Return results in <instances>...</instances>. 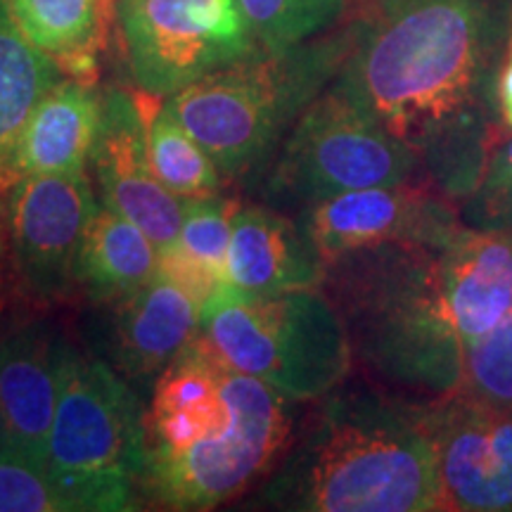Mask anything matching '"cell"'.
Segmentation results:
<instances>
[{
    "label": "cell",
    "mask_w": 512,
    "mask_h": 512,
    "mask_svg": "<svg viewBox=\"0 0 512 512\" xmlns=\"http://www.w3.org/2000/svg\"><path fill=\"white\" fill-rule=\"evenodd\" d=\"M512 0H368L335 86L408 143L456 204L482 181Z\"/></svg>",
    "instance_id": "obj_1"
},
{
    "label": "cell",
    "mask_w": 512,
    "mask_h": 512,
    "mask_svg": "<svg viewBox=\"0 0 512 512\" xmlns=\"http://www.w3.org/2000/svg\"><path fill=\"white\" fill-rule=\"evenodd\" d=\"M323 399L261 501L299 512L441 510L437 460L418 406L344 382Z\"/></svg>",
    "instance_id": "obj_2"
},
{
    "label": "cell",
    "mask_w": 512,
    "mask_h": 512,
    "mask_svg": "<svg viewBox=\"0 0 512 512\" xmlns=\"http://www.w3.org/2000/svg\"><path fill=\"white\" fill-rule=\"evenodd\" d=\"M441 245L394 242L325 264V294L347 325L351 349L380 380L437 399L463 373Z\"/></svg>",
    "instance_id": "obj_3"
},
{
    "label": "cell",
    "mask_w": 512,
    "mask_h": 512,
    "mask_svg": "<svg viewBox=\"0 0 512 512\" xmlns=\"http://www.w3.org/2000/svg\"><path fill=\"white\" fill-rule=\"evenodd\" d=\"M351 29L283 53H256L169 95L166 105L226 178L266 169L306 107L335 79Z\"/></svg>",
    "instance_id": "obj_4"
},
{
    "label": "cell",
    "mask_w": 512,
    "mask_h": 512,
    "mask_svg": "<svg viewBox=\"0 0 512 512\" xmlns=\"http://www.w3.org/2000/svg\"><path fill=\"white\" fill-rule=\"evenodd\" d=\"M145 411L143 396L117 370L64 344L46 470L72 512L138 510Z\"/></svg>",
    "instance_id": "obj_5"
},
{
    "label": "cell",
    "mask_w": 512,
    "mask_h": 512,
    "mask_svg": "<svg viewBox=\"0 0 512 512\" xmlns=\"http://www.w3.org/2000/svg\"><path fill=\"white\" fill-rule=\"evenodd\" d=\"M200 337L228 368L294 403L323 399L354 366L344 318L320 287L254 297L221 285L204 304Z\"/></svg>",
    "instance_id": "obj_6"
},
{
    "label": "cell",
    "mask_w": 512,
    "mask_h": 512,
    "mask_svg": "<svg viewBox=\"0 0 512 512\" xmlns=\"http://www.w3.org/2000/svg\"><path fill=\"white\" fill-rule=\"evenodd\" d=\"M415 150L335 83L306 107L275 155L266 192L302 211L342 192L413 181Z\"/></svg>",
    "instance_id": "obj_7"
},
{
    "label": "cell",
    "mask_w": 512,
    "mask_h": 512,
    "mask_svg": "<svg viewBox=\"0 0 512 512\" xmlns=\"http://www.w3.org/2000/svg\"><path fill=\"white\" fill-rule=\"evenodd\" d=\"M292 403L238 373L233 420L174 456L147 460L143 491L169 510H211L230 501L275 465L292 432Z\"/></svg>",
    "instance_id": "obj_8"
},
{
    "label": "cell",
    "mask_w": 512,
    "mask_h": 512,
    "mask_svg": "<svg viewBox=\"0 0 512 512\" xmlns=\"http://www.w3.org/2000/svg\"><path fill=\"white\" fill-rule=\"evenodd\" d=\"M117 22L133 81L152 98L256 53L238 0H119Z\"/></svg>",
    "instance_id": "obj_9"
},
{
    "label": "cell",
    "mask_w": 512,
    "mask_h": 512,
    "mask_svg": "<svg viewBox=\"0 0 512 512\" xmlns=\"http://www.w3.org/2000/svg\"><path fill=\"white\" fill-rule=\"evenodd\" d=\"M98 192L86 171L17 176L8 188L3 223L12 264L36 299L57 302L76 287V261Z\"/></svg>",
    "instance_id": "obj_10"
},
{
    "label": "cell",
    "mask_w": 512,
    "mask_h": 512,
    "mask_svg": "<svg viewBox=\"0 0 512 512\" xmlns=\"http://www.w3.org/2000/svg\"><path fill=\"white\" fill-rule=\"evenodd\" d=\"M418 411L437 460L439 508L512 510V411L456 392L430 399Z\"/></svg>",
    "instance_id": "obj_11"
},
{
    "label": "cell",
    "mask_w": 512,
    "mask_h": 512,
    "mask_svg": "<svg viewBox=\"0 0 512 512\" xmlns=\"http://www.w3.org/2000/svg\"><path fill=\"white\" fill-rule=\"evenodd\" d=\"M297 219L316 242L325 264L356 249L394 242L441 245L465 226L456 202L441 195L430 181L342 192L309 204Z\"/></svg>",
    "instance_id": "obj_12"
},
{
    "label": "cell",
    "mask_w": 512,
    "mask_h": 512,
    "mask_svg": "<svg viewBox=\"0 0 512 512\" xmlns=\"http://www.w3.org/2000/svg\"><path fill=\"white\" fill-rule=\"evenodd\" d=\"M105 309L95 323L93 356L112 366L136 392H152L157 377L200 337L204 302L171 275L157 271L150 283Z\"/></svg>",
    "instance_id": "obj_13"
},
{
    "label": "cell",
    "mask_w": 512,
    "mask_h": 512,
    "mask_svg": "<svg viewBox=\"0 0 512 512\" xmlns=\"http://www.w3.org/2000/svg\"><path fill=\"white\" fill-rule=\"evenodd\" d=\"M91 166L102 204L138 223L159 249L174 245L190 200L174 195L157 178L143 107L119 88L102 98Z\"/></svg>",
    "instance_id": "obj_14"
},
{
    "label": "cell",
    "mask_w": 512,
    "mask_h": 512,
    "mask_svg": "<svg viewBox=\"0 0 512 512\" xmlns=\"http://www.w3.org/2000/svg\"><path fill=\"white\" fill-rule=\"evenodd\" d=\"M64 339L46 320L0 339V413L10 451L46 465L48 437L60 399Z\"/></svg>",
    "instance_id": "obj_15"
},
{
    "label": "cell",
    "mask_w": 512,
    "mask_h": 512,
    "mask_svg": "<svg viewBox=\"0 0 512 512\" xmlns=\"http://www.w3.org/2000/svg\"><path fill=\"white\" fill-rule=\"evenodd\" d=\"M325 259L299 219L268 207H240L223 285L254 297L316 290Z\"/></svg>",
    "instance_id": "obj_16"
},
{
    "label": "cell",
    "mask_w": 512,
    "mask_h": 512,
    "mask_svg": "<svg viewBox=\"0 0 512 512\" xmlns=\"http://www.w3.org/2000/svg\"><path fill=\"white\" fill-rule=\"evenodd\" d=\"M102 100L86 81L62 79L43 95L19 133L10 176L79 174L91 164Z\"/></svg>",
    "instance_id": "obj_17"
},
{
    "label": "cell",
    "mask_w": 512,
    "mask_h": 512,
    "mask_svg": "<svg viewBox=\"0 0 512 512\" xmlns=\"http://www.w3.org/2000/svg\"><path fill=\"white\" fill-rule=\"evenodd\" d=\"M159 256L162 249L138 223L98 202L76 261V287L95 304L117 302L155 278Z\"/></svg>",
    "instance_id": "obj_18"
},
{
    "label": "cell",
    "mask_w": 512,
    "mask_h": 512,
    "mask_svg": "<svg viewBox=\"0 0 512 512\" xmlns=\"http://www.w3.org/2000/svg\"><path fill=\"white\" fill-rule=\"evenodd\" d=\"M17 27L72 79L91 81L105 41L107 0H8Z\"/></svg>",
    "instance_id": "obj_19"
},
{
    "label": "cell",
    "mask_w": 512,
    "mask_h": 512,
    "mask_svg": "<svg viewBox=\"0 0 512 512\" xmlns=\"http://www.w3.org/2000/svg\"><path fill=\"white\" fill-rule=\"evenodd\" d=\"M62 79L64 69L22 34L8 0H0V178L10 176L12 150L34 107Z\"/></svg>",
    "instance_id": "obj_20"
},
{
    "label": "cell",
    "mask_w": 512,
    "mask_h": 512,
    "mask_svg": "<svg viewBox=\"0 0 512 512\" xmlns=\"http://www.w3.org/2000/svg\"><path fill=\"white\" fill-rule=\"evenodd\" d=\"M147 145L155 174L166 188L183 200L216 195L223 174L195 136L185 128L169 105L157 107L147 119Z\"/></svg>",
    "instance_id": "obj_21"
},
{
    "label": "cell",
    "mask_w": 512,
    "mask_h": 512,
    "mask_svg": "<svg viewBox=\"0 0 512 512\" xmlns=\"http://www.w3.org/2000/svg\"><path fill=\"white\" fill-rule=\"evenodd\" d=\"M354 0H238L254 48L283 53L330 29Z\"/></svg>",
    "instance_id": "obj_22"
},
{
    "label": "cell",
    "mask_w": 512,
    "mask_h": 512,
    "mask_svg": "<svg viewBox=\"0 0 512 512\" xmlns=\"http://www.w3.org/2000/svg\"><path fill=\"white\" fill-rule=\"evenodd\" d=\"M238 211L240 204L226 200V197L209 195L190 200L178 240L162 252L174 254L183 264L197 268L200 273L223 285Z\"/></svg>",
    "instance_id": "obj_23"
},
{
    "label": "cell",
    "mask_w": 512,
    "mask_h": 512,
    "mask_svg": "<svg viewBox=\"0 0 512 512\" xmlns=\"http://www.w3.org/2000/svg\"><path fill=\"white\" fill-rule=\"evenodd\" d=\"M453 392L484 406L512 411V306L489 335L465 351Z\"/></svg>",
    "instance_id": "obj_24"
},
{
    "label": "cell",
    "mask_w": 512,
    "mask_h": 512,
    "mask_svg": "<svg viewBox=\"0 0 512 512\" xmlns=\"http://www.w3.org/2000/svg\"><path fill=\"white\" fill-rule=\"evenodd\" d=\"M0 512H72L46 465L5 448L0 453Z\"/></svg>",
    "instance_id": "obj_25"
},
{
    "label": "cell",
    "mask_w": 512,
    "mask_h": 512,
    "mask_svg": "<svg viewBox=\"0 0 512 512\" xmlns=\"http://www.w3.org/2000/svg\"><path fill=\"white\" fill-rule=\"evenodd\" d=\"M512 216V136L491 150L477 190L463 204V219L472 228H505Z\"/></svg>",
    "instance_id": "obj_26"
},
{
    "label": "cell",
    "mask_w": 512,
    "mask_h": 512,
    "mask_svg": "<svg viewBox=\"0 0 512 512\" xmlns=\"http://www.w3.org/2000/svg\"><path fill=\"white\" fill-rule=\"evenodd\" d=\"M496 100H498V114H501L503 126L512 131V34L505 46V55L498 69L496 81Z\"/></svg>",
    "instance_id": "obj_27"
},
{
    "label": "cell",
    "mask_w": 512,
    "mask_h": 512,
    "mask_svg": "<svg viewBox=\"0 0 512 512\" xmlns=\"http://www.w3.org/2000/svg\"><path fill=\"white\" fill-rule=\"evenodd\" d=\"M8 448V437H5V422H3V413H0V453Z\"/></svg>",
    "instance_id": "obj_28"
},
{
    "label": "cell",
    "mask_w": 512,
    "mask_h": 512,
    "mask_svg": "<svg viewBox=\"0 0 512 512\" xmlns=\"http://www.w3.org/2000/svg\"><path fill=\"white\" fill-rule=\"evenodd\" d=\"M0 264H3V235H0Z\"/></svg>",
    "instance_id": "obj_29"
},
{
    "label": "cell",
    "mask_w": 512,
    "mask_h": 512,
    "mask_svg": "<svg viewBox=\"0 0 512 512\" xmlns=\"http://www.w3.org/2000/svg\"><path fill=\"white\" fill-rule=\"evenodd\" d=\"M501 230H510V233H512V216H510V221L505 223V228H501Z\"/></svg>",
    "instance_id": "obj_30"
}]
</instances>
